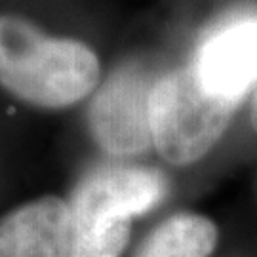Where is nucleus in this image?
<instances>
[{"instance_id":"1","label":"nucleus","mask_w":257,"mask_h":257,"mask_svg":"<svg viewBox=\"0 0 257 257\" xmlns=\"http://www.w3.org/2000/svg\"><path fill=\"white\" fill-rule=\"evenodd\" d=\"M101 63L73 38H55L27 19L0 14V88L40 109H67L97 88Z\"/></svg>"},{"instance_id":"7","label":"nucleus","mask_w":257,"mask_h":257,"mask_svg":"<svg viewBox=\"0 0 257 257\" xmlns=\"http://www.w3.org/2000/svg\"><path fill=\"white\" fill-rule=\"evenodd\" d=\"M217 244V227L204 215L179 213L158 225L136 257H208Z\"/></svg>"},{"instance_id":"6","label":"nucleus","mask_w":257,"mask_h":257,"mask_svg":"<svg viewBox=\"0 0 257 257\" xmlns=\"http://www.w3.org/2000/svg\"><path fill=\"white\" fill-rule=\"evenodd\" d=\"M0 257H73L69 204L42 196L0 219Z\"/></svg>"},{"instance_id":"8","label":"nucleus","mask_w":257,"mask_h":257,"mask_svg":"<svg viewBox=\"0 0 257 257\" xmlns=\"http://www.w3.org/2000/svg\"><path fill=\"white\" fill-rule=\"evenodd\" d=\"M251 124L257 132V88H255V97H253V105H251Z\"/></svg>"},{"instance_id":"4","label":"nucleus","mask_w":257,"mask_h":257,"mask_svg":"<svg viewBox=\"0 0 257 257\" xmlns=\"http://www.w3.org/2000/svg\"><path fill=\"white\" fill-rule=\"evenodd\" d=\"M153 86L136 65L109 74L88 109L93 139L110 156H136L153 145L149 97Z\"/></svg>"},{"instance_id":"2","label":"nucleus","mask_w":257,"mask_h":257,"mask_svg":"<svg viewBox=\"0 0 257 257\" xmlns=\"http://www.w3.org/2000/svg\"><path fill=\"white\" fill-rule=\"evenodd\" d=\"M168 193L158 170L136 166L97 168L76 185L71 196L73 257H120L132 219L147 213Z\"/></svg>"},{"instance_id":"5","label":"nucleus","mask_w":257,"mask_h":257,"mask_svg":"<svg viewBox=\"0 0 257 257\" xmlns=\"http://www.w3.org/2000/svg\"><path fill=\"white\" fill-rule=\"evenodd\" d=\"M200 80L211 92L238 101L257 82V18L246 16L217 29L194 59Z\"/></svg>"},{"instance_id":"3","label":"nucleus","mask_w":257,"mask_h":257,"mask_svg":"<svg viewBox=\"0 0 257 257\" xmlns=\"http://www.w3.org/2000/svg\"><path fill=\"white\" fill-rule=\"evenodd\" d=\"M236 105L238 101L206 88L194 65L175 69L151 90L153 145L170 164H193L221 139Z\"/></svg>"}]
</instances>
